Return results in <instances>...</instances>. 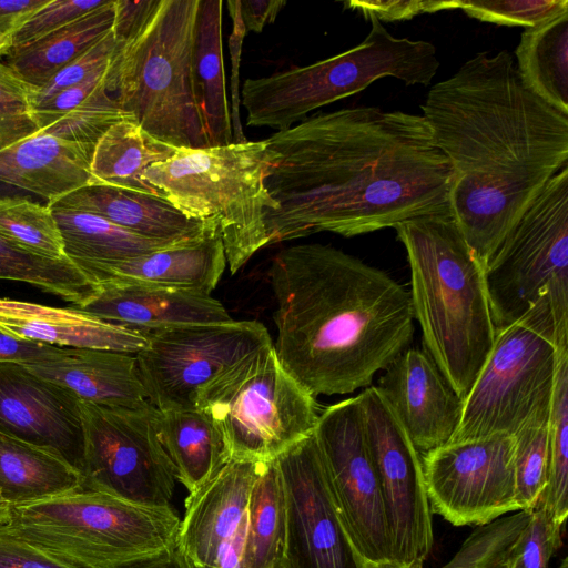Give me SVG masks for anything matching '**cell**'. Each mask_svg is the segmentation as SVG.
<instances>
[{"label":"cell","instance_id":"1","mask_svg":"<svg viewBox=\"0 0 568 568\" xmlns=\"http://www.w3.org/2000/svg\"><path fill=\"white\" fill-rule=\"evenodd\" d=\"M270 244L318 232L351 237L450 211L453 170L423 115L356 106L307 116L265 139Z\"/></svg>","mask_w":568,"mask_h":568},{"label":"cell","instance_id":"2","mask_svg":"<svg viewBox=\"0 0 568 568\" xmlns=\"http://www.w3.org/2000/svg\"><path fill=\"white\" fill-rule=\"evenodd\" d=\"M422 110L453 170L450 213L485 267L568 165V114L524 83L506 50L467 60L433 85Z\"/></svg>","mask_w":568,"mask_h":568},{"label":"cell","instance_id":"3","mask_svg":"<svg viewBox=\"0 0 568 568\" xmlns=\"http://www.w3.org/2000/svg\"><path fill=\"white\" fill-rule=\"evenodd\" d=\"M268 277L276 357L314 397L369 387L412 343L409 291L338 248L285 247L272 257Z\"/></svg>","mask_w":568,"mask_h":568},{"label":"cell","instance_id":"4","mask_svg":"<svg viewBox=\"0 0 568 568\" xmlns=\"http://www.w3.org/2000/svg\"><path fill=\"white\" fill-rule=\"evenodd\" d=\"M410 268V300L425 351L466 398L496 338L485 267L450 211L394 227Z\"/></svg>","mask_w":568,"mask_h":568},{"label":"cell","instance_id":"5","mask_svg":"<svg viewBox=\"0 0 568 568\" xmlns=\"http://www.w3.org/2000/svg\"><path fill=\"white\" fill-rule=\"evenodd\" d=\"M201 0H142L114 31L108 92L154 139L176 149L210 146L194 49Z\"/></svg>","mask_w":568,"mask_h":568},{"label":"cell","instance_id":"6","mask_svg":"<svg viewBox=\"0 0 568 568\" xmlns=\"http://www.w3.org/2000/svg\"><path fill=\"white\" fill-rule=\"evenodd\" d=\"M181 519L170 506L78 489L11 507L8 527L47 555L78 568H123L176 546Z\"/></svg>","mask_w":568,"mask_h":568},{"label":"cell","instance_id":"7","mask_svg":"<svg viewBox=\"0 0 568 568\" xmlns=\"http://www.w3.org/2000/svg\"><path fill=\"white\" fill-rule=\"evenodd\" d=\"M266 148V140L181 148L144 173L185 215L217 222L231 274L268 243L264 213L277 204L264 185Z\"/></svg>","mask_w":568,"mask_h":568},{"label":"cell","instance_id":"8","mask_svg":"<svg viewBox=\"0 0 568 568\" xmlns=\"http://www.w3.org/2000/svg\"><path fill=\"white\" fill-rule=\"evenodd\" d=\"M356 47L305 67L244 81L241 103L246 124L277 132L294 126L315 109L392 77L405 84H428L439 68L437 50L424 40L396 38L379 20Z\"/></svg>","mask_w":568,"mask_h":568},{"label":"cell","instance_id":"9","mask_svg":"<svg viewBox=\"0 0 568 568\" xmlns=\"http://www.w3.org/2000/svg\"><path fill=\"white\" fill-rule=\"evenodd\" d=\"M562 347H568V327L558 323L548 300L498 329L449 442L514 436L530 420L548 418Z\"/></svg>","mask_w":568,"mask_h":568},{"label":"cell","instance_id":"10","mask_svg":"<svg viewBox=\"0 0 568 568\" xmlns=\"http://www.w3.org/2000/svg\"><path fill=\"white\" fill-rule=\"evenodd\" d=\"M197 409L220 428L231 460L271 462L310 436L320 417L315 397L278 362L273 342L212 379Z\"/></svg>","mask_w":568,"mask_h":568},{"label":"cell","instance_id":"11","mask_svg":"<svg viewBox=\"0 0 568 568\" xmlns=\"http://www.w3.org/2000/svg\"><path fill=\"white\" fill-rule=\"evenodd\" d=\"M496 329L544 300L568 327V165L546 184L485 266Z\"/></svg>","mask_w":568,"mask_h":568},{"label":"cell","instance_id":"12","mask_svg":"<svg viewBox=\"0 0 568 568\" xmlns=\"http://www.w3.org/2000/svg\"><path fill=\"white\" fill-rule=\"evenodd\" d=\"M82 488L149 506H170L176 476L158 435L159 410L81 402Z\"/></svg>","mask_w":568,"mask_h":568},{"label":"cell","instance_id":"13","mask_svg":"<svg viewBox=\"0 0 568 568\" xmlns=\"http://www.w3.org/2000/svg\"><path fill=\"white\" fill-rule=\"evenodd\" d=\"M145 334L135 358L148 402L160 412L197 409L199 393L212 379L272 343L257 321L186 324Z\"/></svg>","mask_w":568,"mask_h":568},{"label":"cell","instance_id":"14","mask_svg":"<svg viewBox=\"0 0 568 568\" xmlns=\"http://www.w3.org/2000/svg\"><path fill=\"white\" fill-rule=\"evenodd\" d=\"M358 396L383 496L392 560L423 568L434 532L422 456L376 386Z\"/></svg>","mask_w":568,"mask_h":568},{"label":"cell","instance_id":"15","mask_svg":"<svg viewBox=\"0 0 568 568\" xmlns=\"http://www.w3.org/2000/svg\"><path fill=\"white\" fill-rule=\"evenodd\" d=\"M346 532L366 562L392 560L384 501L359 396L326 407L313 432Z\"/></svg>","mask_w":568,"mask_h":568},{"label":"cell","instance_id":"16","mask_svg":"<svg viewBox=\"0 0 568 568\" xmlns=\"http://www.w3.org/2000/svg\"><path fill=\"white\" fill-rule=\"evenodd\" d=\"M422 463L432 511L454 526L519 510L511 435L448 442L423 454Z\"/></svg>","mask_w":568,"mask_h":568},{"label":"cell","instance_id":"17","mask_svg":"<svg viewBox=\"0 0 568 568\" xmlns=\"http://www.w3.org/2000/svg\"><path fill=\"white\" fill-rule=\"evenodd\" d=\"M286 504L285 562L290 568H363L334 500L312 433L276 459Z\"/></svg>","mask_w":568,"mask_h":568},{"label":"cell","instance_id":"18","mask_svg":"<svg viewBox=\"0 0 568 568\" xmlns=\"http://www.w3.org/2000/svg\"><path fill=\"white\" fill-rule=\"evenodd\" d=\"M0 433L57 454L82 475L81 400L18 363H0Z\"/></svg>","mask_w":568,"mask_h":568},{"label":"cell","instance_id":"19","mask_svg":"<svg viewBox=\"0 0 568 568\" xmlns=\"http://www.w3.org/2000/svg\"><path fill=\"white\" fill-rule=\"evenodd\" d=\"M93 149L39 131L29 113L0 116V184L51 205L89 183Z\"/></svg>","mask_w":568,"mask_h":568},{"label":"cell","instance_id":"20","mask_svg":"<svg viewBox=\"0 0 568 568\" xmlns=\"http://www.w3.org/2000/svg\"><path fill=\"white\" fill-rule=\"evenodd\" d=\"M376 387L422 455L448 443L460 423L464 398L425 349L403 352Z\"/></svg>","mask_w":568,"mask_h":568},{"label":"cell","instance_id":"21","mask_svg":"<svg viewBox=\"0 0 568 568\" xmlns=\"http://www.w3.org/2000/svg\"><path fill=\"white\" fill-rule=\"evenodd\" d=\"M263 465L230 460L207 484L187 495L176 546L192 568H213L247 531L250 495Z\"/></svg>","mask_w":568,"mask_h":568},{"label":"cell","instance_id":"22","mask_svg":"<svg viewBox=\"0 0 568 568\" xmlns=\"http://www.w3.org/2000/svg\"><path fill=\"white\" fill-rule=\"evenodd\" d=\"M78 308L141 332L232 320L211 295L115 281L98 282L94 293Z\"/></svg>","mask_w":568,"mask_h":568},{"label":"cell","instance_id":"23","mask_svg":"<svg viewBox=\"0 0 568 568\" xmlns=\"http://www.w3.org/2000/svg\"><path fill=\"white\" fill-rule=\"evenodd\" d=\"M77 265L93 276L95 284L115 281L211 295L227 262L219 230L125 261Z\"/></svg>","mask_w":568,"mask_h":568},{"label":"cell","instance_id":"24","mask_svg":"<svg viewBox=\"0 0 568 568\" xmlns=\"http://www.w3.org/2000/svg\"><path fill=\"white\" fill-rule=\"evenodd\" d=\"M51 205L94 214L144 239L171 244L219 231L215 220L190 217L162 196L109 185L87 184Z\"/></svg>","mask_w":568,"mask_h":568},{"label":"cell","instance_id":"25","mask_svg":"<svg viewBox=\"0 0 568 568\" xmlns=\"http://www.w3.org/2000/svg\"><path fill=\"white\" fill-rule=\"evenodd\" d=\"M23 366L65 387L84 403L123 408H139L148 403L133 354L62 347L45 361Z\"/></svg>","mask_w":568,"mask_h":568},{"label":"cell","instance_id":"26","mask_svg":"<svg viewBox=\"0 0 568 568\" xmlns=\"http://www.w3.org/2000/svg\"><path fill=\"white\" fill-rule=\"evenodd\" d=\"M0 329L19 338L58 347L134 355L146 344L145 332L100 320L78 307H54L9 298H0Z\"/></svg>","mask_w":568,"mask_h":568},{"label":"cell","instance_id":"27","mask_svg":"<svg viewBox=\"0 0 568 568\" xmlns=\"http://www.w3.org/2000/svg\"><path fill=\"white\" fill-rule=\"evenodd\" d=\"M156 424L176 480L189 494L207 484L231 460L220 428L202 409L159 410Z\"/></svg>","mask_w":568,"mask_h":568},{"label":"cell","instance_id":"28","mask_svg":"<svg viewBox=\"0 0 568 568\" xmlns=\"http://www.w3.org/2000/svg\"><path fill=\"white\" fill-rule=\"evenodd\" d=\"M81 488V473L63 458L0 433V497L10 507Z\"/></svg>","mask_w":568,"mask_h":568},{"label":"cell","instance_id":"29","mask_svg":"<svg viewBox=\"0 0 568 568\" xmlns=\"http://www.w3.org/2000/svg\"><path fill=\"white\" fill-rule=\"evenodd\" d=\"M176 150L151 136L133 118L123 119L113 124L95 144L88 184L162 196L146 181L144 173L152 164L170 159Z\"/></svg>","mask_w":568,"mask_h":568},{"label":"cell","instance_id":"30","mask_svg":"<svg viewBox=\"0 0 568 568\" xmlns=\"http://www.w3.org/2000/svg\"><path fill=\"white\" fill-rule=\"evenodd\" d=\"M115 0L61 29L20 48H12L6 65L22 81L39 88L113 29Z\"/></svg>","mask_w":568,"mask_h":568},{"label":"cell","instance_id":"31","mask_svg":"<svg viewBox=\"0 0 568 568\" xmlns=\"http://www.w3.org/2000/svg\"><path fill=\"white\" fill-rule=\"evenodd\" d=\"M515 54L524 83L568 114V11L525 29Z\"/></svg>","mask_w":568,"mask_h":568},{"label":"cell","instance_id":"32","mask_svg":"<svg viewBox=\"0 0 568 568\" xmlns=\"http://www.w3.org/2000/svg\"><path fill=\"white\" fill-rule=\"evenodd\" d=\"M222 11V0H201L194 49V69L210 146L233 142L223 65Z\"/></svg>","mask_w":568,"mask_h":568},{"label":"cell","instance_id":"33","mask_svg":"<svg viewBox=\"0 0 568 568\" xmlns=\"http://www.w3.org/2000/svg\"><path fill=\"white\" fill-rule=\"evenodd\" d=\"M49 207L62 235L65 256L75 264L116 263L174 245L144 239L94 214Z\"/></svg>","mask_w":568,"mask_h":568},{"label":"cell","instance_id":"34","mask_svg":"<svg viewBox=\"0 0 568 568\" xmlns=\"http://www.w3.org/2000/svg\"><path fill=\"white\" fill-rule=\"evenodd\" d=\"M286 504L275 459L264 463L250 495L243 568H275L285 561Z\"/></svg>","mask_w":568,"mask_h":568},{"label":"cell","instance_id":"35","mask_svg":"<svg viewBox=\"0 0 568 568\" xmlns=\"http://www.w3.org/2000/svg\"><path fill=\"white\" fill-rule=\"evenodd\" d=\"M0 280L28 283L77 307L95 291V281L70 258L48 260L22 252L0 239Z\"/></svg>","mask_w":568,"mask_h":568},{"label":"cell","instance_id":"36","mask_svg":"<svg viewBox=\"0 0 568 568\" xmlns=\"http://www.w3.org/2000/svg\"><path fill=\"white\" fill-rule=\"evenodd\" d=\"M548 430L549 475L535 508L565 525L568 515V347L558 353Z\"/></svg>","mask_w":568,"mask_h":568},{"label":"cell","instance_id":"37","mask_svg":"<svg viewBox=\"0 0 568 568\" xmlns=\"http://www.w3.org/2000/svg\"><path fill=\"white\" fill-rule=\"evenodd\" d=\"M0 239L48 260L68 258L51 209L23 197H0Z\"/></svg>","mask_w":568,"mask_h":568},{"label":"cell","instance_id":"38","mask_svg":"<svg viewBox=\"0 0 568 568\" xmlns=\"http://www.w3.org/2000/svg\"><path fill=\"white\" fill-rule=\"evenodd\" d=\"M532 510H518L479 525L442 568H509L513 550Z\"/></svg>","mask_w":568,"mask_h":568},{"label":"cell","instance_id":"39","mask_svg":"<svg viewBox=\"0 0 568 568\" xmlns=\"http://www.w3.org/2000/svg\"><path fill=\"white\" fill-rule=\"evenodd\" d=\"M548 418L530 420L514 435L519 510H532L547 485L550 463Z\"/></svg>","mask_w":568,"mask_h":568},{"label":"cell","instance_id":"40","mask_svg":"<svg viewBox=\"0 0 568 568\" xmlns=\"http://www.w3.org/2000/svg\"><path fill=\"white\" fill-rule=\"evenodd\" d=\"M133 118L123 111L106 87L98 90L81 105L40 124V132L94 150L101 136L116 122ZM134 119V118H133Z\"/></svg>","mask_w":568,"mask_h":568},{"label":"cell","instance_id":"41","mask_svg":"<svg viewBox=\"0 0 568 568\" xmlns=\"http://www.w3.org/2000/svg\"><path fill=\"white\" fill-rule=\"evenodd\" d=\"M455 8L484 22L526 29L568 11L567 0H455Z\"/></svg>","mask_w":568,"mask_h":568},{"label":"cell","instance_id":"42","mask_svg":"<svg viewBox=\"0 0 568 568\" xmlns=\"http://www.w3.org/2000/svg\"><path fill=\"white\" fill-rule=\"evenodd\" d=\"M565 526L540 508H534L528 525L513 550L509 568H549L562 546Z\"/></svg>","mask_w":568,"mask_h":568},{"label":"cell","instance_id":"43","mask_svg":"<svg viewBox=\"0 0 568 568\" xmlns=\"http://www.w3.org/2000/svg\"><path fill=\"white\" fill-rule=\"evenodd\" d=\"M118 44L113 29L77 59L63 67L45 84L33 89L30 110L51 99L58 92L77 85L99 69L108 65ZM29 110V111H30Z\"/></svg>","mask_w":568,"mask_h":568},{"label":"cell","instance_id":"44","mask_svg":"<svg viewBox=\"0 0 568 568\" xmlns=\"http://www.w3.org/2000/svg\"><path fill=\"white\" fill-rule=\"evenodd\" d=\"M106 1L49 0L12 36V48L30 44L103 6Z\"/></svg>","mask_w":568,"mask_h":568},{"label":"cell","instance_id":"45","mask_svg":"<svg viewBox=\"0 0 568 568\" xmlns=\"http://www.w3.org/2000/svg\"><path fill=\"white\" fill-rule=\"evenodd\" d=\"M344 6L381 22L408 20L423 13L456 9L455 0H352L344 2Z\"/></svg>","mask_w":568,"mask_h":568},{"label":"cell","instance_id":"46","mask_svg":"<svg viewBox=\"0 0 568 568\" xmlns=\"http://www.w3.org/2000/svg\"><path fill=\"white\" fill-rule=\"evenodd\" d=\"M229 13L232 20V31L229 38V50L231 58V123L234 143L248 141L243 132L241 122V90H240V64L243 49V41L246 29L241 14V0L226 1Z\"/></svg>","mask_w":568,"mask_h":568},{"label":"cell","instance_id":"47","mask_svg":"<svg viewBox=\"0 0 568 568\" xmlns=\"http://www.w3.org/2000/svg\"><path fill=\"white\" fill-rule=\"evenodd\" d=\"M109 70L110 63L95 71L83 82L58 92L48 101L30 110L29 114L37 126L49 119L61 115L81 105L98 90L106 87Z\"/></svg>","mask_w":568,"mask_h":568},{"label":"cell","instance_id":"48","mask_svg":"<svg viewBox=\"0 0 568 568\" xmlns=\"http://www.w3.org/2000/svg\"><path fill=\"white\" fill-rule=\"evenodd\" d=\"M0 568H78L51 557L0 524Z\"/></svg>","mask_w":568,"mask_h":568},{"label":"cell","instance_id":"49","mask_svg":"<svg viewBox=\"0 0 568 568\" xmlns=\"http://www.w3.org/2000/svg\"><path fill=\"white\" fill-rule=\"evenodd\" d=\"M61 348L19 338L0 329V363L34 364L57 355Z\"/></svg>","mask_w":568,"mask_h":568},{"label":"cell","instance_id":"50","mask_svg":"<svg viewBox=\"0 0 568 568\" xmlns=\"http://www.w3.org/2000/svg\"><path fill=\"white\" fill-rule=\"evenodd\" d=\"M33 89L0 63V116L29 113Z\"/></svg>","mask_w":568,"mask_h":568},{"label":"cell","instance_id":"51","mask_svg":"<svg viewBox=\"0 0 568 568\" xmlns=\"http://www.w3.org/2000/svg\"><path fill=\"white\" fill-rule=\"evenodd\" d=\"M49 0H0V32L12 37Z\"/></svg>","mask_w":568,"mask_h":568},{"label":"cell","instance_id":"52","mask_svg":"<svg viewBox=\"0 0 568 568\" xmlns=\"http://www.w3.org/2000/svg\"><path fill=\"white\" fill-rule=\"evenodd\" d=\"M285 4L284 0H241V14L246 32H262L265 24L275 21Z\"/></svg>","mask_w":568,"mask_h":568},{"label":"cell","instance_id":"53","mask_svg":"<svg viewBox=\"0 0 568 568\" xmlns=\"http://www.w3.org/2000/svg\"><path fill=\"white\" fill-rule=\"evenodd\" d=\"M123 568H192L185 556L179 550L178 546L171 548L170 550L129 565Z\"/></svg>","mask_w":568,"mask_h":568},{"label":"cell","instance_id":"54","mask_svg":"<svg viewBox=\"0 0 568 568\" xmlns=\"http://www.w3.org/2000/svg\"><path fill=\"white\" fill-rule=\"evenodd\" d=\"M12 37L0 32V58L7 57L12 48Z\"/></svg>","mask_w":568,"mask_h":568},{"label":"cell","instance_id":"55","mask_svg":"<svg viewBox=\"0 0 568 568\" xmlns=\"http://www.w3.org/2000/svg\"><path fill=\"white\" fill-rule=\"evenodd\" d=\"M363 568H408L394 560H387L383 562H365Z\"/></svg>","mask_w":568,"mask_h":568},{"label":"cell","instance_id":"56","mask_svg":"<svg viewBox=\"0 0 568 568\" xmlns=\"http://www.w3.org/2000/svg\"><path fill=\"white\" fill-rule=\"evenodd\" d=\"M11 516V507L0 497V524H8Z\"/></svg>","mask_w":568,"mask_h":568},{"label":"cell","instance_id":"57","mask_svg":"<svg viewBox=\"0 0 568 568\" xmlns=\"http://www.w3.org/2000/svg\"><path fill=\"white\" fill-rule=\"evenodd\" d=\"M567 558H564L561 565L559 566V568H568V565H567Z\"/></svg>","mask_w":568,"mask_h":568},{"label":"cell","instance_id":"58","mask_svg":"<svg viewBox=\"0 0 568 568\" xmlns=\"http://www.w3.org/2000/svg\"><path fill=\"white\" fill-rule=\"evenodd\" d=\"M275 568H290L288 565L284 561L280 565H277Z\"/></svg>","mask_w":568,"mask_h":568}]
</instances>
